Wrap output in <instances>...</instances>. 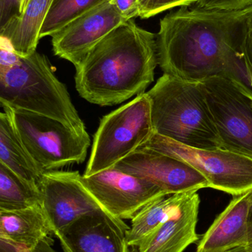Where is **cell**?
Wrapping results in <instances>:
<instances>
[{
  "instance_id": "cell-1",
  "label": "cell",
  "mask_w": 252,
  "mask_h": 252,
  "mask_svg": "<svg viewBox=\"0 0 252 252\" xmlns=\"http://www.w3.org/2000/svg\"><path fill=\"white\" fill-rule=\"evenodd\" d=\"M194 5L160 21L157 51L164 74L191 83L229 77L250 87L241 48L252 4L241 10Z\"/></svg>"
},
{
  "instance_id": "cell-2",
  "label": "cell",
  "mask_w": 252,
  "mask_h": 252,
  "mask_svg": "<svg viewBox=\"0 0 252 252\" xmlns=\"http://www.w3.org/2000/svg\"><path fill=\"white\" fill-rule=\"evenodd\" d=\"M156 38L133 19L115 28L75 66L79 95L109 106L145 93L158 63Z\"/></svg>"
},
{
  "instance_id": "cell-3",
  "label": "cell",
  "mask_w": 252,
  "mask_h": 252,
  "mask_svg": "<svg viewBox=\"0 0 252 252\" xmlns=\"http://www.w3.org/2000/svg\"><path fill=\"white\" fill-rule=\"evenodd\" d=\"M146 94L155 133L192 148H221L203 83L164 74Z\"/></svg>"
},
{
  "instance_id": "cell-4",
  "label": "cell",
  "mask_w": 252,
  "mask_h": 252,
  "mask_svg": "<svg viewBox=\"0 0 252 252\" xmlns=\"http://www.w3.org/2000/svg\"><path fill=\"white\" fill-rule=\"evenodd\" d=\"M0 103L59 121L87 133L66 86L53 72L48 59L36 51L10 66L0 67Z\"/></svg>"
},
{
  "instance_id": "cell-5",
  "label": "cell",
  "mask_w": 252,
  "mask_h": 252,
  "mask_svg": "<svg viewBox=\"0 0 252 252\" xmlns=\"http://www.w3.org/2000/svg\"><path fill=\"white\" fill-rule=\"evenodd\" d=\"M154 133L150 100L145 93L102 118L83 176L115 167Z\"/></svg>"
},
{
  "instance_id": "cell-6",
  "label": "cell",
  "mask_w": 252,
  "mask_h": 252,
  "mask_svg": "<svg viewBox=\"0 0 252 252\" xmlns=\"http://www.w3.org/2000/svg\"><path fill=\"white\" fill-rule=\"evenodd\" d=\"M8 109L24 145L44 172L84 162L90 145L88 133L38 114Z\"/></svg>"
},
{
  "instance_id": "cell-7",
  "label": "cell",
  "mask_w": 252,
  "mask_h": 252,
  "mask_svg": "<svg viewBox=\"0 0 252 252\" xmlns=\"http://www.w3.org/2000/svg\"><path fill=\"white\" fill-rule=\"evenodd\" d=\"M141 147L183 160L203 175L213 189L233 196L252 190V157L222 148L186 146L156 133Z\"/></svg>"
},
{
  "instance_id": "cell-8",
  "label": "cell",
  "mask_w": 252,
  "mask_h": 252,
  "mask_svg": "<svg viewBox=\"0 0 252 252\" xmlns=\"http://www.w3.org/2000/svg\"><path fill=\"white\" fill-rule=\"evenodd\" d=\"M222 149L252 158V91L229 77L203 82Z\"/></svg>"
},
{
  "instance_id": "cell-9",
  "label": "cell",
  "mask_w": 252,
  "mask_h": 252,
  "mask_svg": "<svg viewBox=\"0 0 252 252\" xmlns=\"http://www.w3.org/2000/svg\"><path fill=\"white\" fill-rule=\"evenodd\" d=\"M81 181L108 214L122 220H132L148 204L170 195L149 181L115 167L82 176Z\"/></svg>"
},
{
  "instance_id": "cell-10",
  "label": "cell",
  "mask_w": 252,
  "mask_h": 252,
  "mask_svg": "<svg viewBox=\"0 0 252 252\" xmlns=\"http://www.w3.org/2000/svg\"><path fill=\"white\" fill-rule=\"evenodd\" d=\"M81 178L78 171L51 170L44 172L37 184L41 206L53 236L86 215L107 213L87 190Z\"/></svg>"
},
{
  "instance_id": "cell-11",
  "label": "cell",
  "mask_w": 252,
  "mask_h": 252,
  "mask_svg": "<svg viewBox=\"0 0 252 252\" xmlns=\"http://www.w3.org/2000/svg\"><path fill=\"white\" fill-rule=\"evenodd\" d=\"M114 167L149 181L167 195L210 188L206 178L190 164L150 148L140 147Z\"/></svg>"
},
{
  "instance_id": "cell-12",
  "label": "cell",
  "mask_w": 252,
  "mask_h": 252,
  "mask_svg": "<svg viewBox=\"0 0 252 252\" xmlns=\"http://www.w3.org/2000/svg\"><path fill=\"white\" fill-rule=\"evenodd\" d=\"M127 21L108 1L51 36L53 53L77 66L99 41Z\"/></svg>"
},
{
  "instance_id": "cell-13",
  "label": "cell",
  "mask_w": 252,
  "mask_h": 252,
  "mask_svg": "<svg viewBox=\"0 0 252 252\" xmlns=\"http://www.w3.org/2000/svg\"><path fill=\"white\" fill-rule=\"evenodd\" d=\"M124 220L105 212L86 215L54 236L63 252H129Z\"/></svg>"
},
{
  "instance_id": "cell-14",
  "label": "cell",
  "mask_w": 252,
  "mask_h": 252,
  "mask_svg": "<svg viewBox=\"0 0 252 252\" xmlns=\"http://www.w3.org/2000/svg\"><path fill=\"white\" fill-rule=\"evenodd\" d=\"M199 205L198 191H189L176 213L139 245L129 247V252H183L197 244Z\"/></svg>"
},
{
  "instance_id": "cell-15",
  "label": "cell",
  "mask_w": 252,
  "mask_h": 252,
  "mask_svg": "<svg viewBox=\"0 0 252 252\" xmlns=\"http://www.w3.org/2000/svg\"><path fill=\"white\" fill-rule=\"evenodd\" d=\"M251 192L234 196L200 240L197 252H226L247 246Z\"/></svg>"
},
{
  "instance_id": "cell-16",
  "label": "cell",
  "mask_w": 252,
  "mask_h": 252,
  "mask_svg": "<svg viewBox=\"0 0 252 252\" xmlns=\"http://www.w3.org/2000/svg\"><path fill=\"white\" fill-rule=\"evenodd\" d=\"M51 235L53 230L41 205L21 210H0V240L31 252Z\"/></svg>"
},
{
  "instance_id": "cell-17",
  "label": "cell",
  "mask_w": 252,
  "mask_h": 252,
  "mask_svg": "<svg viewBox=\"0 0 252 252\" xmlns=\"http://www.w3.org/2000/svg\"><path fill=\"white\" fill-rule=\"evenodd\" d=\"M53 1L30 0L19 16L0 28V36L8 40L19 57H28L36 51L40 31Z\"/></svg>"
},
{
  "instance_id": "cell-18",
  "label": "cell",
  "mask_w": 252,
  "mask_h": 252,
  "mask_svg": "<svg viewBox=\"0 0 252 252\" xmlns=\"http://www.w3.org/2000/svg\"><path fill=\"white\" fill-rule=\"evenodd\" d=\"M2 108L3 112L0 114V163L25 180L37 185L44 170L24 145L10 109Z\"/></svg>"
},
{
  "instance_id": "cell-19",
  "label": "cell",
  "mask_w": 252,
  "mask_h": 252,
  "mask_svg": "<svg viewBox=\"0 0 252 252\" xmlns=\"http://www.w3.org/2000/svg\"><path fill=\"white\" fill-rule=\"evenodd\" d=\"M188 192L173 194L169 197L167 195L159 198L140 210L132 219L131 227L126 232L128 247H136L153 233L176 213Z\"/></svg>"
},
{
  "instance_id": "cell-20",
  "label": "cell",
  "mask_w": 252,
  "mask_h": 252,
  "mask_svg": "<svg viewBox=\"0 0 252 252\" xmlns=\"http://www.w3.org/2000/svg\"><path fill=\"white\" fill-rule=\"evenodd\" d=\"M41 204L38 185L28 182L0 163V210H21Z\"/></svg>"
},
{
  "instance_id": "cell-21",
  "label": "cell",
  "mask_w": 252,
  "mask_h": 252,
  "mask_svg": "<svg viewBox=\"0 0 252 252\" xmlns=\"http://www.w3.org/2000/svg\"><path fill=\"white\" fill-rule=\"evenodd\" d=\"M110 0H53L40 31V39L53 36L65 27Z\"/></svg>"
},
{
  "instance_id": "cell-22",
  "label": "cell",
  "mask_w": 252,
  "mask_h": 252,
  "mask_svg": "<svg viewBox=\"0 0 252 252\" xmlns=\"http://www.w3.org/2000/svg\"><path fill=\"white\" fill-rule=\"evenodd\" d=\"M137 1L139 17L146 19L175 7H186L196 4L198 0H137Z\"/></svg>"
},
{
  "instance_id": "cell-23",
  "label": "cell",
  "mask_w": 252,
  "mask_h": 252,
  "mask_svg": "<svg viewBox=\"0 0 252 252\" xmlns=\"http://www.w3.org/2000/svg\"><path fill=\"white\" fill-rule=\"evenodd\" d=\"M241 54L248 75L250 90L252 91V4L247 19L245 37L241 48Z\"/></svg>"
},
{
  "instance_id": "cell-24",
  "label": "cell",
  "mask_w": 252,
  "mask_h": 252,
  "mask_svg": "<svg viewBox=\"0 0 252 252\" xmlns=\"http://www.w3.org/2000/svg\"><path fill=\"white\" fill-rule=\"evenodd\" d=\"M197 6L218 10H241L252 4V0H198Z\"/></svg>"
},
{
  "instance_id": "cell-25",
  "label": "cell",
  "mask_w": 252,
  "mask_h": 252,
  "mask_svg": "<svg viewBox=\"0 0 252 252\" xmlns=\"http://www.w3.org/2000/svg\"><path fill=\"white\" fill-rule=\"evenodd\" d=\"M22 0H0V28L21 14Z\"/></svg>"
},
{
  "instance_id": "cell-26",
  "label": "cell",
  "mask_w": 252,
  "mask_h": 252,
  "mask_svg": "<svg viewBox=\"0 0 252 252\" xmlns=\"http://www.w3.org/2000/svg\"><path fill=\"white\" fill-rule=\"evenodd\" d=\"M109 3L127 20L139 17V9L137 0H110Z\"/></svg>"
},
{
  "instance_id": "cell-27",
  "label": "cell",
  "mask_w": 252,
  "mask_h": 252,
  "mask_svg": "<svg viewBox=\"0 0 252 252\" xmlns=\"http://www.w3.org/2000/svg\"><path fill=\"white\" fill-rule=\"evenodd\" d=\"M53 244V240L52 239L51 236L47 237L38 244L35 250L31 252H25L23 250H19V249L8 243L1 241H0V252H57L52 247Z\"/></svg>"
},
{
  "instance_id": "cell-28",
  "label": "cell",
  "mask_w": 252,
  "mask_h": 252,
  "mask_svg": "<svg viewBox=\"0 0 252 252\" xmlns=\"http://www.w3.org/2000/svg\"><path fill=\"white\" fill-rule=\"evenodd\" d=\"M246 249L250 252H252V190L250 197V212L248 217V235H247V243Z\"/></svg>"
},
{
  "instance_id": "cell-29",
  "label": "cell",
  "mask_w": 252,
  "mask_h": 252,
  "mask_svg": "<svg viewBox=\"0 0 252 252\" xmlns=\"http://www.w3.org/2000/svg\"><path fill=\"white\" fill-rule=\"evenodd\" d=\"M226 252H250L246 249V247H237V248L232 249Z\"/></svg>"
},
{
  "instance_id": "cell-30",
  "label": "cell",
  "mask_w": 252,
  "mask_h": 252,
  "mask_svg": "<svg viewBox=\"0 0 252 252\" xmlns=\"http://www.w3.org/2000/svg\"><path fill=\"white\" fill-rule=\"evenodd\" d=\"M29 1L30 0H22V2H21V13L25 10Z\"/></svg>"
}]
</instances>
